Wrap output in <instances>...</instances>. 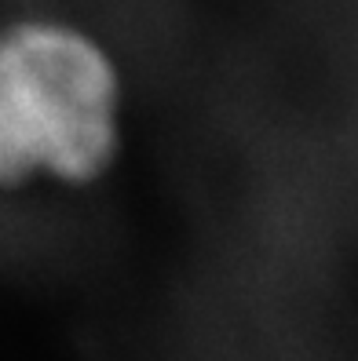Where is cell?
Masks as SVG:
<instances>
[{
    "label": "cell",
    "mask_w": 358,
    "mask_h": 361,
    "mask_svg": "<svg viewBox=\"0 0 358 361\" xmlns=\"http://www.w3.org/2000/svg\"><path fill=\"white\" fill-rule=\"evenodd\" d=\"M121 73L62 18L0 26V186L99 179L121 146Z\"/></svg>",
    "instance_id": "6da1fadb"
}]
</instances>
